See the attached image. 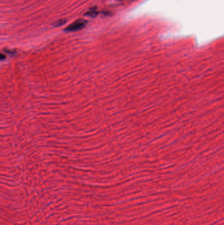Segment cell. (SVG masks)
<instances>
[{
    "label": "cell",
    "instance_id": "6da1fadb",
    "mask_svg": "<svg viewBox=\"0 0 224 225\" xmlns=\"http://www.w3.org/2000/svg\"><path fill=\"white\" fill-rule=\"evenodd\" d=\"M87 23V22L86 20L78 19L74 22L73 23L70 25L69 26H67L65 30L66 32H76L84 28Z\"/></svg>",
    "mask_w": 224,
    "mask_h": 225
},
{
    "label": "cell",
    "instance_id": "7a4b0ae2",
    "mask_svg": "<svg viewBox=\"0 0 224 225\" xmlns=\"http://www.w3.org/2000/svg\"><path fill=\"white\" fill-rule=\"evenodd\" d=\"M66 22V19H60L56 22V23H55L53 25L55 26H60L63 25L64 24H65Z\"/></svg>",
    "mask_w": 224,
    "mask_h": 225
},
{
    "label": "cell",
    "instance_id": "3957f363",
    "mask_svg": "<svg viewBox=\"0 0 224 225\" xmlns=\"http://www.w3.org/2000/svg\"><path fill=\"white\" fill-rule=\"evenodd\" d=\"M86 15H87V16H94L97 15V12L96 11H89V12H87V13H86Z\"/></svg>",
    "mask_w": 224,
    "mask_h": 225
},
{
    "label": "cell",
    "instance_id": "277c9868",
    "mask_svg": "<svg viewBox=\"0 0 224 225\" xmlns=\"http://www.w3.org/2000/svg\"><path fill=\"white\" fill-rule=\"evenodd\" d=\"M5 57H5L3 54L0 53V60H3L5 59Z\"/></svg>",
    "mask_w": 224,
    "mask_h": 225
}]
</instances>
